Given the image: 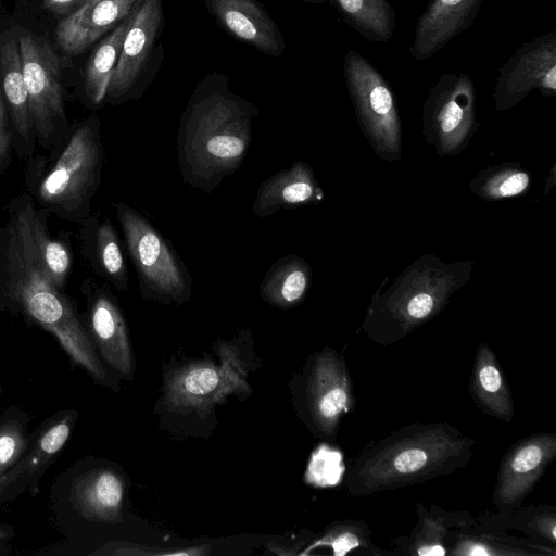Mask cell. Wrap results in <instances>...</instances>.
I'll return each instance as SVG.
<instances>
[{
    "label": "cell",
    "instance_id": "obj_1",
    "mask_svg": "<svg viewBox=\"0 0 556 556\" xmlns=\"http://www.w3.org/2000/svg\"><path fill=\"white\" fill-rule=\"evenodd\" d=\"M258 109L235 93L224 74L206 75L193 89L181 114L177 163L182 181L214 191L244 161Z\"/></svg>",
    "mask_w": 556,
    "mask_h": 556
},
{
    "label": "cell",
    "instance_id": "obj_2",
    "mask_svg": "<svg viewBox=\"0 0 556 556\" xmlns=\"http://www.w3.org/2000/svg\"><path fill=\"white\" fill-rule=\"evenodd\" d=\"M475 440L445 421L404 425L365 445L345 469L353 497L369 496L464 469Z\"/></svg>",
    "mask_w": 556,
    "mask_h": 556
},
{
    "label": "cell",
    "instance_id": "obj_3",
    "mask_svg": "<svg viewBox=\"0 0 556 556\" xmlns=\"http://www.w3.org/2000/svg\"><path fill=\"white\" fill-rule=\"evenodd\" d=\"M0 303L53 333L78 365L94 378H104L71 300L41 266L16 197L10 201L8 219L0 227Z\"/></svg>",
    "mask_w": 556,
    "mask_h": 556
},
{
    "label": "cell",
    "instance_id": "obj_4",
    "mask_svg": "<svg viewBox=\"0 0 556 556\" xmlns=\"http://www.w3.org/2000/svg\"><path fill=\"white\" fill-rule=\"evenodd\" d=\"M470 270L469 262L445 264L435 255L421 256L372 296L361 329L382 346L404 339L444 309Z\"/></svg>",
    "mask_w": 556,
    "mask_h": 556
},
{
    "label": "cell",
    "instance_id": "obj_5",
    "mask_svg": "<svg viewBox=\"0 0 556 556\" xmlns=\"http://www.w3.org/2000/svg\"><path fill=\"white\" fill-rule=\"evenodd\" d=\"M61 146L56 160L36 180L33 198L46 212L81 223L91 215L101 182L104 148L99 119L91 116L77 125Z\"/></svg>",
    "mask_w": 556,
    "mask_h": 556
},
{
    "label": "cell",
    "instance_id": "obj_6",
    "mask_svg": "<svg viewBox=\"0 0 556 556\" xmlns=\"http://www.w3.org/2000/svg\"><path fill=\"white\" fill-rule=\"evenodd\" d=\"M129 260L144 300L181 304L192 292V277L162 232L143 214L124 202L115 204Z\"/></svg>",
    "mask_w": 556,
    "mask_h": 556
},
{
    "label": "cell",
    "instance_id": "obj_7",
    "mask_svg": "<svg viewBox=\"0 0 556 556\" xmlns=\"http://www.w3.org/2000/svg\"><path fill=\"white\" fill-rule=\"evenodd\" d=\"M343 74L358 125L382 160L401 159L402 123L392 88L359 52L344 55Z\"/></svg>",
    "mask_w": 556,
    "mask_h": 556
},
{
    "label": "cell",
    "instance_id": "obj_8",
    "mask_svg": "<svg viewBox=\"0 0 556 556\" xmlns=\"http://www.w3.org/2000/svg\"><path fill=\"white\" fill-rule=\"evenodd\" d=\"M18 47L36 142L45 149L58 147L70 132L59 59L48 42L29 33L20 35Z\"/></svg>",
    "mask_w": 556,
    "mask_h": 556
},
{
    "label": "cell",
    "instance_id": "obj_9",
    "mask_svg": "<svg viewBox=\"0 0 556 556\" xmlns=\"http://www.w3.org/2000/svg\"><path fill=\"white\" fill-rule=\"evenodd\" d=\"M476 89L465 73H444L422 105V134L440 156L463 152L478 128Z\"/></svg>",
    "mask_w": 556,
    "mask_h": 556
},
{
    "label": "cell",
    "instance_id": "obj_10",
    "mask_svg": "<svg viewBox=\"0 0 556 556\" xmlns=\"http://www.w3.org/2000/svg\"><path fill=\"white\" fill-rule=\"evenodd\" d=\"M304 399L314 430L334 442L343 417L355 404L353 384L344 356L326 346L306 367Z\"/></svg>",
    "mask_w": 556,
    "mask_h": 556
},
{
    "label": "cell",
    "instance_id": "obj_11",
    "mask_svg": "<svg viewBox=\"0 0 556 556\" xmlns=\"http://www.w3.org/2000/svg\"><path fill=\"white\" fill-rule=\"evenodd\" d=\"M532 90L556 94V31H547L519 47L498 70L494 86L497 111L516 106Z\"/></svg>",
    "mask_w": 556,
    "mask_h": 556
},
{
    "label": "cell",
    "instance_id": "obj_12",
    "mask_svg": "<svg viewBox=\"0 0 556 556\" xmlns=\"http://www.w3.org/2000/svg\"><path fill=\"white\" fill-rule=\"evenodd\" d=\"M556 457V433L535 432L515 442L503 455L492 492L497 510H510L530 495Z\"/></svg>",
    "mask_w": 556,
    "mask_h": 556
},
{
    "label": "cell",
    "instance_id": "obj_13",
    "mask_svg": "<svg viewBox=\"0 0 556 556\" xmlns=\"http://www.w3.org/2000/svg\"><path fill=\"white\" fill-rule=\"evenodd\" d=\"M223 365L195 363L179 369L166 384L167 402L178 408H207L231 392L247 391L244 371L231 346L223 345Z\"/></svg>",
    "mask_w": 556,
    "mask_h": 556
},
{
    "label": "cell",
    "instance_id": "obj_14",
    "mask_svg": "<svg viewBox=\"0 0 556 556\" xmlns=\"http://www.w3.org/2000/svg\"><path fill=\"white\" fill-rule=\"evenodd\" d=\"M163 0L135 2L106 98H129L152 53L163 22Z\"/></svg>",
    "mask_w": 556,
    "mask_h": 556
},
{
    "label": "cell",
    "instance_id": "obj_15",
    "mask_svg": "<svg viewBox=\"0 0 556 556\" xmlns=\"http://www.w3.org/2000/svg\"><path fill=\"white\" fill-rule=\"evenodd\" d=\"M482 0H430L419 15L408 52L426 61L457 35L468 29L480 11Z\"/></svg>",
    "mask_w": 556,
    "mask_h": 556
},
{
    "label": "cell",
    "instance_id": "obj_16",
    "mask_svg": "<svg viewBox=\"0 0 556 556\" xmlns=\"http://www.w3.org/2000/svg\"><path fill=\"white\" fill-rule=\"evenodd\" d=\"M205 3L220 27L238 40L264 54L283 53L281 31L256 0H205Z\"/></svg>",
    "mask_w": 556,
    "mask_h": 556
},
{
    "label": "cell",
    "instance_id": "obj_17",
    "mask_svg": "<svg viewBox=\"0 0 556 556\" xmlns=\"http://www.w3.org/2000/svg\"><path fill=\"white\" fill-rule=\"evenodd\" d=\"M89 298L91 333L106 362L125 376L132 372V356L127 327L116 299L103 286L84 283Z\"/></svg>",
    "mask_w": 556,
    "mask_h": 556
},
{
    "label": "cell",
    "instance_id": "obj_18",
    "mask_svg": "<svg viewBox=\"0 0 556 556\" xmlns=\"http://www.w3.org/2000/svg\"><path fill=\"white\" fill-rule=\"evenodd\" d=\"M0 77L13 130V149L21 157L31 156L37 142L29 114L18 41L10 33L0 37Z\"/></svg>",
    "mask_w": 556,
    "mask_h": 556
},
{
    "label": "cell",
    "instance_id": "obj_19",
    "mask_svg": "<svg viewBox=\"0 0 556 556\" xmlns=\"http://www.w3.org/2000/svg\"><path fill=\"white\" fill-rule=\"evenodd\" d=\"M447 556H556V546L477 522L453 530L446 539Z\"/></svg>",
    "mask_w": 556,
    "mask_h": 556
},
{
    "label": "cell",
    "instance_id": "obj_20",
    "mask_svg": "<svg viewBox=\"0 0 556 556\" xmlns=\"http://www.w3.org/2000/svg\"><path fill=\"white\" fill-rule=\"evenodd\" d=\"M415 508L417 521L410 533L391 541L396 555L447 556L448 534L477 522V518L466 510H448L437 504L427 508L421 502H417Z\"/></svg>",
    "mask_w": 556,
    "mask_h": 556
},
{
    "label": "cell",
    "instance_id": "obj_21",
    "mask_svg": "<svg viewBox=\"0 0 556 556\" xmlns=\"http://www.w3.org/2000/svg\"><path fill=\"white\" fill-rule=\"evenodd\" d=\"M136 0H89L64 17L55 31L56 41L68 55L81 53L130 12Z\"/></svg>",
    "mask_w": 556,
    "mask_h": 556
},
{
    "label": "cell",
    "instance_id": "obj_22",
    "mask_svg": "<svg viewBox=\"0 0 556 556\" xmlns=\"http://www.w3.org/2000/svg\"><path fill=\"white\" fill-rule=\"evenodd\" d=\"M324 192L318 185L311 165L295 161L288 169H282L265 179L257 188L252 204L256 217L264 218L281 208L290 210L319 202Z\"/></svg>",
    "mask_w": 556,
    "mask_h": 556
},
{
    "label": "cell",
    "instance_id": "obj_23",
    "mask_svg": "<svg viewBox=\"0 0 556 556\" xmlns=\"http://www.w3.org/2000/svg\"><path fill=\"white\" fill-rule=\"evenodd\" d=\"M469 394L482 414L507 424L514 420L511 391L495 353L485 342L476 350Z\"/></svg>",
    "mask_w": 556,
    "mask_h": 556
},
{
    "label": "cell",
    "instance_id": "obj_24",
    "mask_svg": "<svg viewBox=\"0 0 556 556\" xmlns=\"http://www.w3.org/2000/svg\"><path fill=\"white\" fill-rule=\"evenodd\" d=\"M83 251L93 271L118 291L129 285L128 270L115 227L109 218L81 222Z\"/></svg>",
    "mask_w": 556,
    "mask_h": 556
},
{
    "label": "cell",
    "instance_id": "obj_25",
    "mask_svg": "<svg viewBox=\"0 0 556 556\" xmlns=\"http://www.w3.org/2000/svg\"><path fill=\"white\" fill-rule=\"evenodd\" d=\"M124 496L121 478L109 469L84 473L72 486V502L86 518L114 522L119 518Z\"/></svg>",
    "mask_w": 556,
    "mask_h": 556
},
{
    "label": "cell",
    "instance_id": "obj_26",
    "mask_svg": "<svg viewBox=\"0 0 556 556\" xmlns=\"http://www.w3.org/2000/svg\"><path fill=\"white\" fill-rule=\"evenodd\" d=\"M27 229L41 266L52 282L63 290L72 268V253L62 240L52 238L47 227V214L28 193L16 195Z\"/></svg>",
    "mask_w": 556,
    "mask_h": 556
},
{
    "label": "cell",
    "instance_id": "obj_27",
    "mask_svg": "<svg viewBox=\"0 0 556 556\" xmlns=\"http://www.w3.org/2000/svg\"><path fill=\"white\" fill-rule=\"evenodd\" d=\"M312 283V267L301 256L278 258L260 283L263 300L280 309L292 308L305 299Z\"/></svg>",
    "mask_w": 556,
    "mask_h": 556
},
{
    "label": "cell",
    "instance_id": "obj_28",
    "mask_svg": "<svg viewBox=\"0 0 556 556\" xmlns=\"http://www.w3.org/2000/svg\"><path fill=\"white\" fill-rule=\"evenodd\" d=\"M481 523L519 531L526 536L556 546V507L547 504L518 506L510 510H483Z\"/></svg>",
    "mask_w": 556,
    "mask_h": 556
},
{
    "label": "cell",
    "instance_id": "obj_29",
    "mask_svg": "<svg viewBox=\"0 0 556 556\" xmlns=\"http://www.w3.org/2000/svg\"><path fill=\"white\" fill-rule=\"evenodd\" d=\"M316 548H328L333 556H394V552L382 549L372 541V530L362 519L338 520L329 525L303 552L312 553Z\"/></svg>",
    "mask_w": 556,
    "mask_h": 556
},
{
    "label": "cell",
    "instance_id": "obj_30",
    "mask_svg": "<svg viewBox=\"0 0 556 556\" xmlns=\"http://www.w3.org/2000/svg\"><path fill=\"white\" fill-rule=\"evenodd\" d=\"M345 23L363 38L372 42L392 39L395 11L389 0H333Z\"/></svg>",
    "mask_w": 556,
    "mask_h": 556
},
{
    "label": "cell",
    "instance_id": "obj_31",
    "mask_svg": "<svg viewBox=\"0 0 556 556\" xmlns=\"http://www.w3.org/2000/svg\"><path fill=\"white\" fill-rule=\"evenodd\" d=\"M129 20L130 13L102 40L86 65L84 89L86 97L94 105L102 103L106 98Z\"/></svg>",
    "mask_w": 556,
    "mask_h": 556
},
{
    "label": "cell",
    "instance_id": "obj_32",
    "mask_svg": "<svg viewBox=\"0 0 556 556\" xmlns=\"http://www.w3.org/2000/svg\"><path fill=\"white\" fill-rule=\"evenodd\" d=\"M531 175L517 163H503L482 169L469 184V189L484 200H501L523 194L530 187Z\"/></svg>",
    "mask_w": 556,
    "mask_h": 556
},
{
    "label": "cell",
    "instance_id": "obj_33",
    "mask_svg": "<svg viewBox=\"0 0 556 556\" xmlns=\"http://www.w3.org/2000/svg\"><path fill=\"white\" fill-rule=\"evenodd\" d=\"M71 433L70 420L63 419L49 427L37 441L34 450L17 463L12 470L0 478V492L17 478L35 472L40 466L55 455L65 444Z\"/></svg>",
    "mask_w": 556,
    "mask_h": 556
},
{
    "label": "cell",
    "instance_id": "obj_34",
    "mask_svg": "<svg viewBox=\"0 0 556 556\" xmlns=\"http://www.w3.org/2000/svg\"><path fill=\"white\" fill-rule=\"evenodd\" d=\"M25 446L18 425L10 422L0 428V478L17 463Z\"/></svg>",
    "mask_w": 556,
    "mask_h": 556
},
{
    "label": "cell",
    "instance_id": "obj_35",
    "mask_svg": "<svg viewBox=\"0 0 556 556\" xmlns=\"http://www.w3.org/2000/svg\"><path fill=\"white\" fill-rule=\"evenodd\" d=\"M13 149V130L0 85V174L10 164Z\"/></svg>",
    "mask_w": 556,
    "mask_h": 556
},
{
    "label": "cell",
    "instance_id": "obj_36",
    "mask_svg": "<svg viewBox=\"0 0 556 556\" xmlns=\"http://www.w3.org/2000/svg\"><path fill=\"white\" fill-rule=\"evenodd\" d=\"M88 1L89 0H43V7L53 13L70 15Z\"/></svg>",
    "mask_w": 556,
    "mask_h": 556
},
{
    "label": "cell",
    "instance_id": "obj_37",
    "mask_svg": "<svg viewBox=\"0 0 556 556\" xmlns=\"http://www.w3.org/2000/svg\"><path fill=\"white\" fill-rule=\"evenodd\" d=\"M305 1H308V2H312V3H323L326 0H305Z\"/></svg>",
    "mask_w": 556,
    "mask_h": 556
},
{
    "label": "cell",
    "instance_id": "obj_38",
    "mask_svg": "<svg viewBox=\"0 0 556 556\" xmlns=\"http://www.w3.org/2000/svg\"><path fill=\"white\" fill-rule=\"evenodd\" d=\"M141 1H143V0H136V2H141Z\"/></svg>",
    "mask_w": 556,
    "mask_h": 556
},
{
    "label": "cell",
    "instance_id": "obj_39",
    "mask_svg": "<svg viewBox=\"0 0 556 556\" xmlns=\"http://www.w3.org/2000/svg\"><path fill=\"white\" fill-rule=\"evenodd\" d=\"M0 534H1V531H0Z\"/></svg>",
    "mask_w": 556,
    "mask_h": 556
}]
</instances>
